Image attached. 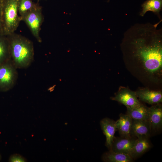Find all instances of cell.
<instances>
[{"instance_id":"6da1fadb","label":"cell","mask_w":162,"mask_h":162,"mask_svg":"<svg viewBox=\"0 0 162 162\" xmlns=\"http://www.w3.org/2000/svg\"><path fill=\"white\" fill-rule=\"evenodd\" d=\"M158 24H135L125 33L121 44L125 59L151 79L162 75V34Z\"/></svg>"},{"instance_id":"8992f818","label":"cell","mask_w":162,"mask_h":162,"mask_svg":"<svg viewBox=\"0 0 162 162\" xmlns=\"http://www.w3.org/2000/svg\"><path fill=\"white\" fill-rule=\"evenodd\" d=\"M111 99L123 104L126 107H134L142 104L137 99L136 92L126 88H120Z\"/></svg>"},{"instance_id":"4fadbf2b","label":"cell","mask_w":162,"mask_h":162,"mask_svg":"<svg viewBox=\"0 0 162 162\" xmlns=\"http://www.w3.org/2000/svg\"><path fill=\"white\" fill-rule=\"evenodd\" d=\"M148 139H136L130 154L133 159L139 157L150 148L151 145Z\"/></svg>"},{"instance_id":"ffe728a7","label":"cell","mask_w":162,"mask_h":162,"mask_svg":"<svg viewBox=\"0 0 162 162\" xmlns=\"http://www.w3.org/2000/svg\"><path fill=\"white\" fill-rule=\"evenodd\" d=\"M2 0H0V34H3L2 8Z\"/></svg>"},{"instance_id":"3957f363","label":"cell","mask_w":162,"mask_h":162,"mask_svg":"<svg viewBox=\"0 0 162 162\" xmlns=\"http://www.w3.org/2000/svg\"><path fill=\"white\" fill-rule=\"evenodd\" d=\"M19 1L2 0L3 34L4 35L7 36L15 32L21 21L18 15Z\"/></svg>"},{"instance_id":"8fae6325","label":"cell","mask_w":162,"mask_h":162,"mask_svg":"<svg viewBox=\"0 0 162 162\" xmlns=\"http://www.w3.org/2000/svg\"><path fill=\"white\" fill-rule=\"evenodd\" d=\"M148 121L151 130L154 131L160 129L162 126V106L160 104L149 107Z\"/></svg>"},{"instance_id":"7402d4cb","label":"cell","mask_w":162,"mask_h":162,"mask_svg":"<svg viewBox=\"0 0 162 162\" xmlns=\"http://www.w3.org/2000/svg\"><path fill=\"white\" fill-rule=\"evenodd\" d=\"M38 0V1H39V0Z\"/></svg>"},{"instance_id":"2e32d148","label":"cell","mask_w":162,"mask_h":162,"mask_svg":"<svg viewBox=\"0 0 162 162\" xmlns=\"http://www.w3.org/2000/svg\"><path fill=\"white\" fill-rule=\"evenodd\" d=\"M162 6V0H147L142 5V10L140 15L143 16L146 12L150 11L159 16Z\"/></svg>"},{"instance_id":"e0dca14e","label":"cell","mask_w":162,"mask_h":162,"mask_svg":"<svg viewBox=\"0 0 162 162\" xmlns=\"http://www.w3.org/2000/svg\"><path fill=\"white\" fill-rule=\"evenodd\" d=\"M10 58L9 44L7 36L0 34V64Z\"/></svg>"},{"instance_id":"52a82bcc","label":"cell","mask_w":162,"mask_h":162,"mask_svg":"<svg viewBox=\"0 0 162 162\" xmlns=\"http://www.w3.org/2000/svg\"><path fill=\"white\" fill-rule=\"evenodd\" d=\"M151 128L148 120H140L132 119L131 133V136L137 138H149Z\"/></svg>"},{"instance_id":"44dd1931","label":"cell","mask_w":162,"mask_h":162,"mask_svg":"<svg viewBox=\"0 0 162 162\" xmlns=\"http://www.w3.org/2000/svg\"><path fill=\"white\" fill-rule=\"evenodd\" d=\"M1 156H0V159H1Z\"/></svg>"},{"instance_id":"5bb4252c","label":"cell","mask_w":162,"mask_h":162,"mask_svg":"<svg viewBox=\"0 0 162 162\" xmlns=\"http://www.w3.org/2000/svg\"><path fill=\"white\" fill-rule=\"evenodd\" d=\"M126 107L127 111L126 114L132 119L148 120L149 107L142 104L136 107Z\"/></svg>"},{"instance_id":"7a4b0ae2","label":"cell","mask_w":162,"mask_h":162,"mask_svg":"<svg viewBox=\"0 0 162 162\" xmlns=\"http://www.w3.org/2000/svg\"><path fill=\"white\" fill-rule=\"evenodd\" d=\"M7 36L9 42L10 58L14 64L17 69L28 68L34 59L33 42L15 32Z\"/></svg>"},{"instance_id":"ac0fdd59","label":"cell","mask_w":162,"mask_h":162,"mask_svg":"<svg viewBox=\"0 0 162 162\" xmlns=\"http://www.w3.org/2000/svg\"><path fill=\"white\" fill-rule=\"evenodd\" d=\"M37 3L32 0H19L18 5V12L21 18L28 12L33 9Z\"/></svg>"},{"instance_id":"7c38bea8","label":"cell","mask_w":162,"mask_h":162,"mask_svg":"<svg viewBox=\"0 0 162 162\" xmlns=\"http://www.w3.org/2000/svg\"><path fill=\"white\" fill-rule=\"evenodd\" d=\"M132 119L128 115L121 114L119 118L116 121L117 130L121 137H132L131 130Z\"/></svg>"},{"instance_id":"ba28073f","label":"cell","mask_w":162,"mask_h":162,"mask_svg":"<svg viewBox=\"0 0 162 162\" xmlns=\"http://www.w3.org/2000/svg\"><path fill=\"white\" fill-rule=\"evenodd\" d=\"M136 139L132 137H115L110 150L130 155Z\"/></svg>"},{"instance_id":"30bf717a","label":"cell","mask_w":162,"mask_h":162,"mask_svg":"<svg viewBox=\"0 0 162 162\" xmlns=\"http://www.w3.org/2000/svg\"><path fill=\"white\" fill-rule=\"evenodd\" d=\"M100 125L106 137V146L110 150L111 148L115 137V134L117 130L116 121L108 118H105L100 121Z\"/></svg>"},{"instance_id":"5b68a950","label":"cell","mask_w":162,"mask_h":162,"mask_svg":"<svg viewBox=\"0 0 162 162\" xmlns=\"http://www.w3.org/2000/svg\"><path fill=\"white\" fill-rule=\"evenodd\" d=\"M21 20L25 22L37 41L41 42L40 32L43 18L41 8L39 4L37 3L33 9L21 18Z\"/></svg>"},{"instance_id":"9a60e30c","label":"cell","mask_w":162,"mask_h":162,"mask_svg":"<svg viewBox=\"0 0 162 162\" xmlns=\"http://www.w3.org/2000/svg\"><path fill=\"white\" fill-rule=\"evenodd\" d=\"M102 159L107 162H132L133 161L129 154L110 150L103 154Z\"/></svg>"},{"instance_id":"d6986e66","label":"cell","mask_w":162,"mask_h":162,"mask_svg":"<svg viewBox=\"0 0 162 162\" xmlns=\"http://www.w3.org/2000/svg\"><path fill=\"white\" fill-rule=\"evenodd\" d=\"M9 161L10 162H25V159L20 155L14 154L11 155L9 158Z\"/></svg>"},{"instance_id":"277c9868","label":"cell","mask_w":162,"mask_h":162,"mask_svg":"<svg viewBox=\"0 0 162 162\" xmlns=\"http://www.w3.org/2000/svg\"><path fill=\"white\" fill-rule=\"evenodd\" d=\"M17 69L11 59L0 64V92L8 91L14 86L18 77Z\"/></svg>"},{"instance_id":"9c48e42d","label":"cell","mask_w":162,"mask_h":162,"mask_svg":"<svg viewBox=\"0 0 162 162\" xmlns=\"http://www.w3.org/2000/svg\"><path fill=\"white\" fill-rule=\"evenodd\" d=\"M135 92L137 98L148 104L154 105L160 104L162 102V93L160 91L143 88Z\"/></svg>"}]
</instances>
